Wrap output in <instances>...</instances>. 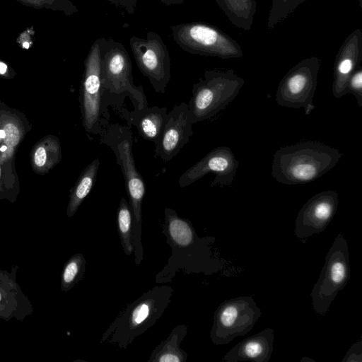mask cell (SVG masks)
I'll use <instances>...</instances> for the list:
<instances>
[{
  "label": "cell",
  "instance_id": "4",
  "mask_svg": "<svg viewBox=\"0 0 362 362\" xmlns=\"http://www.w3.org/2000/svg\"><path fill=\"white\" fill-rule=\"evenodd\" d=\"M173 288L168 285L155 286L127 305L103 333L101 343L127 349L161 317L171 301Z\"/></svg>",
  "mask_w": 362,
  "mask_h": 362
},
{
  "label": "cell",
  "instance_id": "2",
  "mask_svg": "<svg viewBox=\"0 0 362 362\" xmlns=\"http://www.w3.org/2000/svg\"><path fill=\"white\" fill-rule=\"evenodd\" d=\"M340 151L322 143L305 141L282 146L273 155L271 174L284 185L308 183L335 167Z\"/></svg>",
  "mask_w": 362,
  "mask_h": 362
},
{
  "label": "cell",
  "instance_id": "36",
  "mask_svg": "<svg viewBox=\"0 0 362 362\" xmlns=\"http://www.w3.org/2000/svg\"><path fill=\"white\" fill-rule=\"evenodd\" d=\"M359 5L361 7H362V0H358Z\"/></svg>",
  "mask_w": 362,
  "mask_h": 362
},
{
  "label": "cell",
  "instance_id": "21",
  "mask_svg": "<svg viewBox=\"0 0 362 362\" xmlns=\"http://www.w3.org/2000/svg\"><path fill=\"white\" fill-rule=\"evenodd\" d=\"M187 332L185 325L174 327L168 337L153 350L148 362H186L187 354L180 349V343Z\"/></svg>",
  "mask_w": 362,
  "mask_h": 362
},
{
  "label": "cell",
  "instance_id": "8",
  "mask_svg": "<svg viewBox=\"0 0 362 362\" xmlns=\"http://www.w3.org/2000/svg\"><path fill=\"white\" fill-rule=\"evenodd\" d=\"M350 277L348 243L343 235L339 233L327 253L319 278L310 292L312 305L317 314H327L332 302Z\"/></svg>",
  "mask_w": 362,
  "mask_h": 362
},
{
  "label": "cell",
  "instance_id": "11",
  "mask_svg": "<svg viewBox=\"0 0 362 362\" xmlns=\"http://www.w3.org/2000/svg\"><path fill=\"white\" fill-rule=\"evenodd\" d=\"M129 46L141 72L156 93H163L170 79V59L161 37L153 31L146 38L132 36Z\"/></svg>",
  "mask_w": 362,
  "mask_h": 362
},
{
  "label": "cell",
  "instance_id": "32",
  "mask_svg": "<svg viewBox=\"0 0 362 362\" xmlns=\"http://www.w3.org/2000/svg\"><path fill=\"white\" fill-rule=\"evenodd\" d=\"M163 4L165 6H175V5H180L183 2H185L186 0H160Z\"/></svg>",
  "mask_w": 362,
  "mask_h": 362
},
{
  "label": "cell",
  "instance_id": "27",
  "mask_svg": "<svg viewBox=\"0 0 362 362\" xmlns=\"http://www.w3.org/2000/svg\"><path fill=\"white\" fill-rule=\"evenodd\" d=\"M307 0H272L267 28L272 30Z\"/></svg>",
  "mask_w": 362,
  "mask_h": 362
},
{
  "label": "cell",
  "instance_id": "29",
  "mask_svg": "<svg viewBox=\"0 0 362 362\" xmlns=\"http://www.w3.org/2000/svg\"><path fill=\"white\" fill-rule=\"evenodd\" d=\"M362 343L359 341L349 348L346 354H345L342 362H361L362 361Z\"/></svg>",
  "mask_w": 362,
  "mask_h": 362
},
{
  "label": "cell",
  "instance_id": "24",
  "mask_svg": "<svg viewBox=\"0 0 362 362\" xmlns=\"http://www.w3.org/2000/svg\"><path fill=\"white\" fill-rule=\"evenodd\" d=\"M100 160L95 158L80 175L71 191L66 209L68 217H72L92 189L99 170Z\"/></svg>",
  "mask_w": 362,
  "mask_h": 362
},
{
  "label": "cell",
  "instance_id": "20",
  "mask_svg": "<svg viewBox=\"0 0 362 362\" xmlns=\"http://www.w3.org/2000/svg\"><path fill=\"white\" fill-rule=\"evenodd\" d=\"M166 107H134L128 115V120L137 129L140 136L156 145L163 132L167 118Z\"/></svg>",
  "mask_w": 362,
  "mask_h": 362
},
{
  "label": "cell",
  "instance_id": "6",
  "mask_svg": "<svg viewBox=\"0 0 362 362\" xmlns=\"http://www.w3.org/2000/svg\"><path fill=\"white\" fill-rule=\"evenodd\" d=\"M103 92L114 95L127 93L134 107L148 106L142 86L133 82L132 65L124 45L112 38H99Z\"/></svg>",
  "mask_w": 362,
  "mask_h": 362
},
{
  "label": "cell",
  "instance_id": "34",
  "mask_svg": "<svg viewBox=\"0 0 362 362\" xmlns=\"http://www.w3.org/2000/svg\"><path fill=\"white\" fill-rule=\"evenodd\" d=\"M314 361L313 359L311 358H309L308 357H303L302 359H301V361Z\"/></svg>",
  "mask_w": 362,
  "mask_h": 362
},
{
  "label": "cell",
  "instance_id": "25",
  "mask_svg": "<svg viewBox=\"0 0 362 362\" xmlns=\"http://www.w3.org/2000/svg\"><path fill=\"white\" fill-rule=\"evenodd\" d=\"M118 233L122 249L126 255L134 253L132 214L129 202L122 197L117 214Z\"/></svg>",
  "mask_w": 362,
  "mask_h": 362
},
{
  "label": "cell",
  "instance_id": "9",
  "mask_svg": "<svg viewBox=\"0 0 362 362\" xmlns=\"http://www.w3.org/2000/svg\"><path fill=\"white\" fill-rule=\"evenodd\" d=\"M262 315L251 296H240L222 302L214 312L210 338L215 345L229 344L251 331Z\"/></svg>",
  "mask_w": 362,
  "mask_h": 362
},
{
  "label": "cell",
  "instance_id": "15",
  "mask_svg": "<svg viewBox=\"0 0 362 362\" xmlns=\"http://www.w3.org/2000/svg\"><path fill=\"white\" fill-rule=\"evenodd\" d=\"M23 116L5 105H0V164L4 177L13 195L18 194L17 177L13 171L12 159L20 143L23 140L25 129Z\"/></svg>",
  "mask_w": 362,
  "mask_h": 362
},
{
  "label": "cell",
  "instance_id": "31",
  "mask_svg": "<svg viewBox=\"0 0 362 362\" xmlns=\"http://www.w3.org/2000/svg\"><path fill=\"white\" fill-rule=\"evenodd\" d=\"M5 188L7 193V199L11 202H13L16 200V198L13 197L10 190V188L3 174L1 165L0 164V199H6Z\"/></svg>",
  "mask_w": 362,
  "mask_h": 362
},
{
  "label": "cell",
  "instance_id": "5",
  "mask_svg": "<svg viewBox=\"0 0 362 362\" xmlns=\"http://www.w3.org/2000/svg\"><path fill=\"white\" fill-rule=\"evenodd\" d=\"M245 81L233 69L206 70L194 83L187 104L192 123L214 117L238 95Z\"/></svg>",
  "mask_w": 362,
  "mask_h": 362
},
{
  "label": "cell",
  "instance_id": "33",
  "mask_svg": "<svg viewBox=\"0 0 362 362\" xmlns=\"http://www.w3.org/2000/svg\"><path fill=\"white\" fill-rule=\"evenodd\" d=\"M7 71V65L4 62H0V74L4 75Z\"/></svg>",
  "mask_w": 362,
  "mask_h": 362
},
{
  "label": "cell",
  "instance_id": "10",
  "mask_svg": "<svg viewBox=\"0 0 362 362\" xmlns=\"http://www.w3.org/2000/svg\"><path fill=\"white\" fill-rule=\"evenodd\" d=\"M321 59L315 56L305 58L293 66L277 87L276 101L282 107L304 109L308 115L314 110L313 97L317 85Z\"/></svg>",
  "mask_w": 362,
  "mask_h": 362
},
{
  "label": "cell",
  "instance_id": "35",
  "mask_svg": "<svg viewBox=\"0 0 362 362\" xmlns=\"http://www.w3.org/2000/svg\"><path fill=\"white\" fill-rule=\"evenodd\" d=\"M23 47L28 49L29 47V43L28 42H24L23 44Z\"/></svg>",
  "mask_w": 362,
  "mask_h": 362
},
{
  "label": "cell",
  "instance_id": "7",
  "mask_svg": "<svg viewBox=\"0 0 362 362\" xmlns=\"http://www.w3.org/2000/svg\"><path fill=\"white\" fill-rule=\"evenodd\" d=\"M172 37L183 50L193 54L238 59L241 46L218 27L205 22L180 23L170 27Z\"/></svg>",
  "mask_w": 362,
  "mask_h": 362
},
{
  "label": "cell",
  "instance_id": "19",
  "mask_svg": "<svg viewBox=\"0 0 362 362\" xmlns=\"http://www.w3.org/2000/svg\"><path fill=\"white\" fill-rule=\"evenodd\" d=\"M274 340V329L267 327L240 341L225 354L222 361L268 362L273 352Z\"/></svg>",
  "mask_w": 362,
  "mask_h": 362
},
{
  "label": "cell",
  "instance_id": "23",
  "mask_svg": "<svg viewBox=\"0 0 362 362\" xmlns=\"http://www.w3.org/2000/svg\"><path fill=\"white\" fill-rule=\"evenodd\" d=\"M231 24L238 29H251L257 11L256 0H215Z\"/></svg>",
  "mask_w": 362,
  "mask_h": 362
},
{
  "label": "cell",
  "instance_id": "28",
  "mask_svg": "<svg viewBox=\"0 0 362 362\" xmlns=\"http://www.w3.org/2000/svg\"><path fill=\"white\" fill-rule=\"evenodd\" d=\"M347 93H351L356 99L359 107H362V66L359 65L351 74L346 84Z\"/></svg>",
  "mask_w": 362,
  "mask_h": 362
},
{
  "label": "cell",
  "instance_id": "13",
  "mask_svg": "<svg viewBox=\"0 0 362 362\" xmlns=\"http://www.w3.org/2000/svg\"><path fill=\"white\" fill-rule=\"evenodd\" d=\"M339 194L334 190H325L310 198L298 213L294 235L302 243L314 234L324 231L336 214Z\"/></svg>",
  "mask_w": 362,
  "mask_h": 362
},
{
  "label": "cell",
  "instance_id": "22",
  "mask_svg": "<svg viewBox=\"0 0 362 362\" xmlns=\"http://www.w3.org/2000/svg\"><path fill=\"white\" fill-rule=\"evenodd\" d=\"M62 158V150L57 137L49 135L44 137L31 152V165L33 170L40 175L47 173Z\"/></svg>",
  "mask_w": 362,
  "mask_h": 362
},
{
  "label": "cell",
  "instance_id": "26",
  "mask_svg": "<svg viewBox=\"0 0 362 362\" xmlns=\"http://www.w3.org/2000/svg\"><path fill=\"white\" fill-rule=\"evenodd\" d=\"M86 264V260L81 253L75 254L69 259L61 275L60 287L62 291H69L83 279Z\"/></svg>",
  "mask_w": 362,
  "mask_h": 362
},
{
  "label": "cell",
  "instance_id": "17",
  "mask_svg": "<svg viewBox=\"0 0 362 362\" xmlns=\"http://www.w3.org/2000/svg\"><path fill=\"white\" fill-rule=\"evenodd\" d=\"M362 60V31L354 30L341 44L335 58L333 69L332 94L339 99L347 94L346 84Z\"/></svg>",
  "mask_w": 362,
  "mask_h": 362
},
{
  "label": "cell",
  "instance_id": "3",
  "mask_svg": "<svg viewBox=\"0 0 362 362\" xmlns=\"http://www.w3.org/2000/svg\"><path fill=\"white\" fill-rule=\"evenodd\" d=\"M100 143L114 153L123 174L129 204L132 214L134 262L139 266L144 258L141 243L142 202L145 182L135 165L132 152L133 136L129 127L112 124L100 133Z\"/></svg>",
  "mask_w": 362,
  "mask_h": 362
},
{
  "label": "cell",
  "instance_id": "18",
  "mask_svg": "<svg viewBox=\"0 0 362 362\" xmlns=\"http://www.w3.org/2000/svg\"><path fill=\"white\" fill-rule=\"evenodd\" d=\"M18 266L9 272L0 269V318L23 321L34 309L16 281Z\"/></svg>",
  "mask_w": 362,
  "mask_h": 362
},
{
  "label": "cell",
  "instance_id": "14",
  "mask_svg": "<svg viewBox=\"0 0 362 362\" xmlns=\"http://www.w3.org/2000/svg\"><path fill=\"white\" fill-rule=\"evenodd\" d=\"M239 162L229 147L218 146L185 171L178 180V185L182 188L187 187L206 174L213 173L215 178L211 187L231 186Z\"/></svg>",
  "mask_w": 362,
  "mask_h": 362
},
{
  "label": "cell",
  "instance_id": "16",
  "mask_svg": "<svg viewBox=\"0 0 362 362\" xmlns=\"http://www.w3.org/2000/svg\"><path fill=\"white\" fill-rule=\"evenodd\" d=\"M192 124L187 104L175 105L167 114L164 129L155 145L156 154L164 162L177 156L193 134Z\"/></svg>",
  "mask_w": 362,
  "mask_h": 362
},
{
  "label": "cell",
  "instance_id": "1",
  "mask_svg": "<svg viewBox=\"0 0 362 362\" xmlns=\"http://www.w3.org/2000/svg\"><path fill=\"white\" fill-rule=\"evenodd\" d=\"M162 233L172 248L168 264L157 275L156 281H170L175 273L184 269L187 273H204L210 275L223 268L212 252L214 237L199 238L192 223L180 217L176 211L165 208Z\"/></svg>",
  "mask_w": 362,
  "mask_h": 362
},
{
  "label": "cell",
  "instance_id": "12",
  "mask_svg": "<svg viewBox=\"0 0 362 362\" xmlns=\"http://www.w3.org/2000/svg\"><path fill=\"white\" fill-rule=\"evenodd\" d=\"M102 93L100 49L98 38L91 45L85 61V72L81 84L82 124L88 134H98L102 131Z\"/></svg>",
  "mask_w": 362,
  "mask_h": 362
},
{
  "label": "cell",
  "instance_id": "30",
  "mask_svg": "<svg viewBox=\"0 0 362 362\" xmlns=\"http://www.w3.org/2000/svg\"><path fill=\"white\" fill-rule=\"evenodd\" d=\"M110 4L125 11L129 14H133L137 5L138 0H106Z\"/></svg>",
  "mask_w": 362,
  "mask_h": 362
}]
</instances>
